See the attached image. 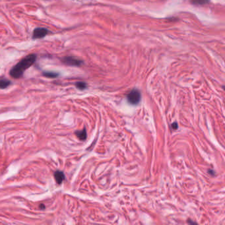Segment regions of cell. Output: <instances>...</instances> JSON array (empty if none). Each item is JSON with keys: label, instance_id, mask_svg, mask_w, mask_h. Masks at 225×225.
Masks as SVG:
<instances>
[{"label": "cell", "instance_id": "9c48e42d", "mask_svg": "<svg viewBox=\"0 0 225 225\" xmlns=\"http://www.w3.org/2000/svg\"><path fill=\"white\" fill-rule=\"evenodd\" d=\"M191 2L192 3L194 4V5H202L208 3L209 2V0H191Z\"/></svg>", "mask_w": 225, "mask_h": 225}, {"label": "cell", "instance_id": "30bf717a", "mask_svg": "<svg viewBox=\"0 0 225 225\" xmlns=\"http://www.w3.org/2000/svg\"><path fill=\"white\" fill-rule=\"evenodd\" d=\"M76 87L79 89L83 90L87 87V84L84 83V82H77L76 83Z\"/></svg>", "mask_w": 225, "mask_h": 225}, {"label": "cell", "instance_id": "8992f818", "mask_svg": "<svg viewBox=\"0 0 225 225\" xmlns=\"http://www.w3.org/2000/svg\"><path fill=\"white\" fill-rule=\"evenodd\" d=\"M11 82L8 80V79H0V89H4L7 88V87L11 85Z\"/></svg>", "mask_w": 225, "mask_h": 225}, {"label": "cell", "instance_id": "52a82bcc", "mask_svg": "<svg viewBox=\"0 0 225 225\" xmlns=\"http://www.w3.org/2000/svg\"><path fill=\"white\" fill-rule=\"evenodd\" d=\"M76 136L78 137V138L81 140H85L87 138V132H86L85 129L82 131H79V132H75Z\"/></svg>", "mask_w": 225, "mask_h": 225}, {"label": "cell", "instance_id": "7c38bea8", "mask_svg": "<svg viewBox=\"0 0 225 225\" xmlns=\"http://www.w3.org/2000/svg\"><path fill=\"white\" fill-rule=\"evenodd\" d=\"M40 208H41V209H44V208H45V207H44V205H43V204H42V205H41Z\"/></svg>", "mask_w": 225, "mask_h": 225}, {"label": "cell", "instance_id": "3957f363", "mask_svg": "<svg viewBox=\"0 0 225 225\" xmlns=\"http://www.w3.org/2000/svg\"><path fill=\"white\" fill-rule=\"evenodd\" d=\"M61 61H62L64 64L68 65H71V66H80L81 65L83 64V61L73 56L64 57V58L61 59Z\"/></svg>", "mask_w": 225, "mask_h": 225}, {"label": "cell", "instance_id": "5b68a950", "mask_svg": "<svg viewBox=\"0 0 225 225\" xmlns=\"http://www.w3.org/2000/svg\"><path fill=\"white\" fill-rule=\"evenodd\" d=\"M54 178L57 183L58 184H61L65 180V175L63 172L57 170L54 173Z\"/></svg>", "mask_w": 225, "mask_h": 225}, {"label": "cell", "instance_id": "277c9868", "mask_svg": "<svg viewBox=\"0 0 225 225\" xmlns=\"http://www.w3.org/2000/svg\"><path fill=\"white\" fill-rule=\"evenodd\" d=\"M48 33V30L45 28H36L33 31L32 38L40 39L46 36Z\"/></svg>", "mask_w": 225, "mask_h": 225}, {"label": "cell", "instance_id": "8fae6325", "mask_svg": "<svg viewBox=\"0 0 225 225\" xmlns=\"http://www.w3.org/2000/svg\"><path fill=\"white\" fill-rule=\"evenodd\" d=\"M172 128H174V129H177L178 128V125H177V124H176V123H174V124H172Z\"/></svg>", "mask_w": 225, "mask_h": 225}, {"label": "cell", "instance_id": "ba28073f", "mask_svg": "<svg viewBox=\"0 0 225 225\" xmlns=\"http://www.w3.org/2000/svg\"><path fill=\"white\" fill-rule=\"evenodd\" d=\"M43 75L46 77H49V78H56V77H58L59 75L58 73H55V72H51V71H46V72H44Z\"/></svg>", "mask_w": 225, "mask_h": 225}, {"label": "cell", "instance_id": "6da1fadb", "mask_svg": "<svg viewBox=\"0 0 225 225\" xmlns=\"http://www.w3.org/2000/svg\"><path fill=\"white\" fill-rule=\"evenodd\" d=\"M36 60V55L35 54H32L26 56L11 69L10 75L14 79L20 78L24 72L34 64Z\"/></svg>", "mask_w": 225, "mask_h": 225}, {"label": "cell", "instance_id": "7a4b0ae2", "mask_svg": "<svg viewBox=\"0 0 225 225\" xmlns=\"http://www.w3.org/2000/svg\"><path fill=\"white\" fill-rule=\"evenodd\" d=\"M141 93L137 89H133L127 95V99L132 104H136L141 100Z\"/></svg>", "mask_w": 225, "mask_h": 225}]
</instances>
